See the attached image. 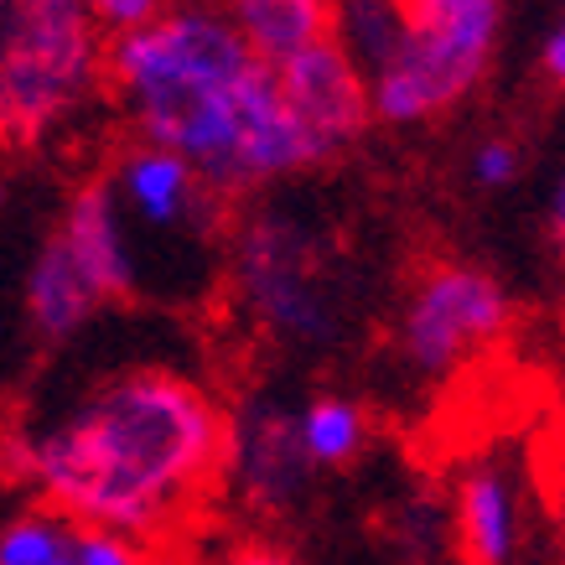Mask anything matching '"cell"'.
<instances>
[{
	"instance_id": "6da1fadb",
	"label": "cell",
	"mask_w": 565,
	"mask_h": 565,
	"mask_svg": "<svg viewBox=\"0 0 565 565\" xmlns=\"http://www.w3.org/2000/svg\"><path fill=\"white\" fill-rule=\"evenodd\" d=\"M6 451L36 503L151 545L223 482L228 411L182 363L125 359L36 394Z\"/></svg>"
},
{
	"instance_id": "7a4b0ae2",
	"label": "cell",
	"mask_w": 565,
	"mask_h": 565,
	"mask_svg": "<svg viewBox=\"0 0 565 565\" xmlns=\"http://www.w3.org/2000/svg\"><path fill=\"white\" fill-rule=\"evenodd\" d=\"M109 94L136 140L188 156L218 198L322 167L275 68L213 6H172L109 36Z\"/></svg>"
},
{
	"instance_id": "3957f363",
	"label": "cell",
	"mask_w": 565,
	"mask_h": 565,
	"mask_svg": "<svg viewBox=\"0 0 565 565\" xmlns=\"http://www.w3.org/2000/svg\"><path fill=\"white\" fill-rule=\"evenodd\" d=\"M109 84V42L84 0H6L0 32V125L32 146L47 140Z\"/></svg>"
},
{
	"instance_id": "277c9868",
	"label": "cell",
	"mask_w": 565,
	"mask_h": 565,
	"mask_svg": "<svg viewBox=\"0 0 565 565\" xmlns=\"http://www.w3.org/2000/svg\"><path fill=\"white\" fill-rule=\"evenodd\" d=\"M120 218L130 228L140 259V286L151 291V270L167 265L172 286L188 296V286H203L207 265L218 255L223 218H218V192L203 182V172L192 167L188 156L136 140L115 156V167L104 172Z\"/></svg>"
},
{
	"instance_id": "5b68a950",
	"label": "cell",
	"mask_w": 565,
	"mask_h": 565,
	"mask_svg": "<svg viewBox=\"0 0 565 565\" xmlns=\"http://www.w3.org/2000/svg\"><path fill=\"white\" fill-rule=\"evenodd\" d=\"M228 286L249 322L286 348H327L343 327L332 275L307 228L286 213H255L228 239Z\"/></svg>"
},
{
	"instance_id": "8992f818",
	"label": "cell",
	"mask_w": 565,
	"mask_h": 565,
	"mask_svg": "<svg viewBox=\"0 0 565 565\" xmlns=\"http://www.w3.org/2000/svg\"><path fill=\"white\" fill-rule=\"evenodd\" d=\"M498 0H457L430 17L411 21V36L399 42L390 63L369 78L379 125H420L446 115L482 84L498 47Z\"/></svg>"
},
{
	"instance_id": "52a82bcc",
	"label": "cell",
	"mask_w": 565,
	"mask_h": 565,
	"mask_svg": "<svg viewBox=\"0 0 565 565\" xmlns=\"http://www.w3.org/2000/svg\"><path fill=\"white\" fill-rule=\"evenodd\" d=\"M509 291L488 270L462 259H436L411 280L394 311V359L415 379H451L509 332Z\"/></svg>"
},
{
	"instance_id": "ba28073f",
	"label": "cell",
	"mask_w": 565,
	"mask_h": 565,
	"mask_svg": "<svg viewBox=\"0 0 565 565\" xmlns=\"http://www.w3.org/2000/svg\"><path fill=\"white\" fill-rule=\"evenodd\" d=\"M317 462L301 446V405L280 394H249L228 415V462L223 482L255 519H291L311 493Z\"/></svg>"
},
{
	"instance_id": "9c48e42d",
	"label": "cell",
	"mask_w": 565,
	"mask_h": 565,
	"mask_svg": "<svg viewBox=\"0 0 565 565\" xmlns=\"http://www.w3.org/2000/svg\"><path fill=\"white\" fill-rule=\"evenodd\" d=\"M275 78H280V94L291 104L296 125L307 130L311 151H317L322 167L332 156H343L348 146L369 130V120H374L369 73L348 57V47L338 36H327L317 47L286 57V63L275 68Z\"/></svg>"
},
{
	"instance_id": "30bf717a",
	"label": "cell",
	"mask_w": 565,
	"mask_h": 565,
	"mask_svg": "<svg viewBox=\"0 0 565 565\" xmlns=\"http://www.w3.org/2000/svg\"><path fill=\"white\" fill-rule=\"evenodd\" d=\"M446 524H451V540L467 565H519L530 514H524V488H519L514 467L493 462V457L467 462L451 482Z\"/></svg>"
},
{
	"instance_id": "8fae6325",
	"label": "cell",
	"mask_w": 565,
	"mask_h": 565,
	"mask_svg": "<svg viewBox=\"0 0 565 565\" xmlns=\"http://www.w3.org/2000/svg\"><path fill=\"white\" fill-rule=\"evenodd\" d=\"M57 234H63V244H68L73 259L84 265V275L94 280V291H99L104 301H136V296H146L136 244H130L120 203H115V192H109L104 177L84 182V188L63 203Z\"/></svg>"
},
{
	"instance_id": "7c38bea8",
	"label": "cell",
	"mask_w": 565,
	"mask_h": 565,
	"mask_svg": "<svg viewBox=\"0 0 565 565\" xmlns=\"http://www.w3.org/2000/svg\"><path fill=\"white\" fill-rule=\"evenodd\" d=\"M104 307H109V301L94 291V280L84 275V265L73 259L63 234L52 228L47 239H42V249L32 255V265H26V275H21L26 327H32L42 343L63 348V343H73Z\"/></svg>"
},
{
	"instance_id": "4fadbf2b",
	"label": "cell",
	"mask_w": 565,
	"mask_h": 565,
	"mask_svg": "<svg viewBox=\"0 0 565 565\" xmlns=\"http://www.w3.org/2000/svg\"><path fill=\"white\" fill-rule=\"evenodd\" d=\"M223 11L270 68L332 36V0H223Z\"/></svg>"
},
{
	"instance_id": "5bb4252c",
	"label": "cell",
	"mask_w": 565,
	"mask_h": 565,
	"mask_svg": "<svg viewBox=\"0 0 565 565\" xmlns=\"http://www.w3.org/2000/svg\"><path fill=\"white\" fill-rule=\"evenodd\" d=\"M411 21L415 17L399 0H332V36L369 78L399 52V42L411 36Z\"/></svg>"
},
{
	"instance_id": "9a60e30c",
	"label": "cell",
	"mask_w": 565,
	"mask_h": 565,
	"mask_svg": "<svg viewBox=\"0 0 565 565\" xmlns=\"http://www.w3.org/2000/svg\"><path fill=\"white\" fill-rule=\"evenodd\" d=\"M301 446L317 462V472L353 467L369 446V415L348 394H311L301 399Z\"/></svg>"
},
{
	"instance_id": "2e32d148",
	"label": "cell",
	"mask_w": 565,
	"mask_h": 565,
	"mask_svg": "<svg viewBox=\"0 0 565 565\" xmlns=\"http://www.w3.org/2000/svg\"><path fill=\"white\" fill-rule=\"evenodd\" d=\"M73 524L68 514H57L47 503H32L21 514L6 519L0 530V565H52L73 550Z\"/></svg>"
},
{
	"instance_id": "e0dca14e",
	"label": "cell",
	"mask_w": 565,
	"mask_h": 565,
	"mask_svg": "<svg viewBox=\"0 0 565 565\" xmlns=\"http://www.w3.org/2000/svg\"><path fill=\"white\" fill-rule=\"evenodd\" d=\"M73 561L78 565H151V550H146V540H136V534L78 524V530H73Z\"/></svg>"
},
{
	"instance_id": "ac0fdd59",
	"label": "cell",
	"mask_w": 565,
	"mask_h": 565,
	"mask_svg": "<svg viewBox=\"0 0 565 565\" xmlns=\"http://www.w3.org/2000/svg\"><path fill=\"white\" fill-rule=\"evenodd\" d=\"M519 146L514 140H503V136H488V140H478L472 146V156H467V172H472V182L478 188H488V192H498V188H509L519 177Z\"/></svg>"
},
{
	"instance_id": "d6986e66",
	"label": "cell",
	"mask_w": 565,
	"mask_h": 565,
	"mask_svg": "<svg viewBox=\"0 0 565 565\" xmlns=\"http://www.w3.org/2000/svg\"><path fill=\"white\" fill-rule=\"evenodd\" d=\"M88 17L99 21L109 36H125V32H140V26H151L161 21L172 6L167 0H84Z\"/></svg>"
},
{
	"instance_id": "ffe728a7",
	"label": "cell",
	"mask_w": 565,
	"mask_h": 565,
	"mask_svg": "<svg viewBox=\"0 0 565 565\" xmlns=\"http://www.w3.org/2000/svg\"><path fill=\"white\" fill-rule=\"evenodd\" d=\"M203 565H301L291 550L270 545V540H239V545H223L213 550Z\"/></svg>"
},
{
	"instance_id": "44dd1931",
	"label": "cell",
	"mask_w": 565,
	"mask_h": 565,
	"mask_svg": "<svg viewBox=\"0 0 565 565\" xmlns=\"http://www.w3.org/2000/svg\"><path fill=\"white\" fill-rule=\"evenodd\" d=\"M545 239H550V255H555V265L565 270V161H561V172H555V182H550Z\"/></svg>"
},
{
	"instance_id": "7402d4cb",
	"label": "cell",
	"mask_w": 565,
	"mask_h": 565,
	"mask_svg": "<svg viewBox=\"0 0 565 565\" xmlns=\"http://www.w3.org/2000/svg\"><path fill=\"white\" fill-rule=\"evenodd\" d=\"M540 68H545L555 84H565V17L555 21V32H550L545 47H540Z\"/></svg>"
},
{
	"instance_id": "603a6c76",
	"label": "cell",
	"mask_w": 565,
	"mask_h": 565,
	"mask_svg": "<svg viewBox=\"0 0 565 565\" xmlns=\"http://www.w3.org/2000/svg\"><path fill=\"white\" fill-rule=\"evenodd\" d=\"M550 519H555V534H561V545H565V462H561V472H555V493H550Z\"/></svg>"
},
{
	"instance_id": "cb8c5ba5",
	"label": "cell",
	"mask_w": 565,
	"mask_h": 565,
	"mask_svg": "<svg viewBox=\"0 0 565 565\" xmlns=\"http://www.w3.org/2000/svg\"><path fill=\"white\" fill-rule=\"evenodd\" d=\"M411 17H430V11H441V6H457V0H399Z\"/></svg>"
},
{
	"instance_id": "d4e9b609",
	"label": "cell",
	"mask_w": 565,
	"mask_h": 565,
	"mask_svg": "<svg viewBox=\"0 0 565 565\" xmlns=\"http://www.w3.org/2000/svg\"><path fill=\"white\" fill-rule=\"evenodd\" d=\"M52 565H78V561H73V550H68V555H63V561H52Z\"/></svg>"
},
{
	"instance_id": "484cf974",
	"label": "cell",
	"mask_w": 565,
	"mask_h": 565,
	"mask_svg": "<svg viewBox=\"0 0 565 565\" xmlns=\"http://www.w3.org/2000/svg\"><path fill=\"white\" fill-rule=\"evenodd\" d=\"M462 565H467V561H462Z\"/></svg>"
}]
</instances>
